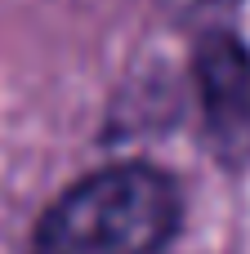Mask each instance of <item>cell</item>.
I'll return each instance as SVG.
<instances>
[{"instance_id":"obj_3","label":"cell","mask_w":250,"mask_h":254,"mask_svg":"<svg viewBox=\"0 0 250 254\" xmlns=\"http://www.w3.org/2000/svg\"><path fill=\"white\" fill-rule=\"evenodd\" d=\"M174 22H206V18H215V13H224V9H233L237 0H157Z\"/></svg>"},{"instance_id":"obj_2","label":"cell","mask_w":250,"mask_h":254,"mask_svg":"<svg viewBox=\"0 0 250 254\" xmlns=\"http://www.w3.org/2000/svg\"><path fill=\"white\" fill-rule=\"evenodd\" d=\"M210 143L228 161L250 156V49L228 31H206L192 58Z\"/></svg>"},{"instance_id":"obj_1","label":"cell","mask_w":250,"mask_h":254,"mask_svg":"<svg viewBox=\"0 0 250 254\" xmlns=\"http://www.w3.org/2000/svg\"><path fill=\"white\" fill-rule=\"evenodd\" d=\"M174 232L179 188L152 165H112L54 201L31 254H166Z\"/></svg>"}]
</instances>
